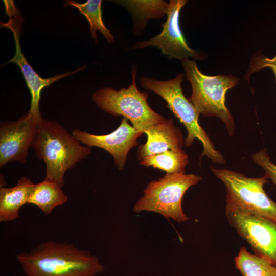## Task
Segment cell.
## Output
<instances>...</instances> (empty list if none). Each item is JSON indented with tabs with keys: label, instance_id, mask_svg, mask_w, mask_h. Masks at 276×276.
I'll use <instances>...</instances> for the list:
<instances>
[{
	"label": "cell",
	"instance_id": "cell-15",
	"mask_svg": "<svg viewBox=\"0 0 276 276\" xmlns=\"http://www.w3.org/2000/svg\"><path fill=\"white\" fill-rule=\"evenodd\" d=\"M68 200L62 187L53 180L45 178L35 184L28 203L38 207L46 215H50L56 207Z\"/></svg>",
	"mask_w": 276,
	"mask_h": 276
},
{
	"label": "cell",
	"instance_id": "cell-18",
	"mask_svg": "<svg viewBox=\"0 0 276 276\" xmlns=\"http://www.w3.org/2000/svg\"><path fill=\"white\" fill-rule=\"evenodd\" d=\"M235 268L242 276H276V266L242 247L235 257Z\"/></svg>",
	"mask_w": 276,
	"mask_h": 276
},
{
	"label": "cell",
	"instance_id": "cell-2",
	"mask_svg": "<svg viewBox=\"0 0 276 276\" xmlns=\"http://www.w3.org/2000/svg\"><path fill=\"white\" fill-rule=\"evenodd\" d=\"M46 167L45 177L63 187L66 171L91 153L62 125L55 120L42 118L38 122L31 147Z\"/></svg>",
	"mask_w": 276,
	"mask_h": 276
},
{
	"label": "cell",
	"instance_id": "cell-16",
	"mask_svg": "<svg viewBox=\"0 0 276 276\" xmlns=\"http://www.w3.org/2000/svg\"><path fill=\"white\" fill-rule=\"evenodd\" d=\"M65 6H73L87 19L90 25L91 37L98 42L96 32L99 31L107 41L111 43L114 41V36L110 31L104 24L101 10V0H88L84 3H79L74 1H66Z\"/></svg>",
	"mask_w": 276,
	"mask_h": 276
},
{
	"label": "cell",
	"instance_id": "cell-7",
	"mask_svg": "<svg viewBox=\"0 0 276 276\" xmlns=\"http://www.w3.org/2000/svg\"><path fill=\"white\" fill-rule=\"evenodd\" d=\"M211 169L226 187V205L276 222V202L268 196L263 189L264 185L267 182L265 175L250 178L226 169L211 166Z\"/></svg>",
	"mask_w": 276,
	"mask_h": 276
},
{
	"label": "cell",
	"instance_id": "cell-5",
	"mask_svg": "<svg viewBox=\"0 0 276 276\" xmlns=\"http://www.w3.org/2000/svg\"><path fill=\"white\" fill-rule=\"evenodd\" d=\"M136 72V67H133L132 83L128 88L117 91L111 87H103L95 91L91 98L100 109L114 116H122L131 122L135 130L144 133L166 119L150 107L148 94L137 88Z\"/></svg>",
	"mask_w": 276,
	"mask_h": 276
},
{
	"label": "cell",
	"instance_id": "cell-11",
	"mask_svg": "<svg viewBox=\"0 0 276 276\" xmlns=\"http://www.w3.org/2000/svg\"><path fill=\"white\" fill-rule=\"evenodd\" d=\"M128 121L123 117L119 127L108 134L95 135L78 129L73 130L71 133L81 144L107 151L113 157L117 167L122 170L128 152L138 145L137 139L144 133L135 130Z\"/></svg>",
	"mask_w": 276,
	"mask_h": 276
},
{
	"label": "cell",
	"instance_id": "cell-17",
	"mask_svg": "<svg viewBox=\"0 0 276 276\" xmlns=\"http://www.w3.org/2000/svg\"><path fill=\"white\" fill-rule=\"evenodd\" d=\"M139 163L143 166L158 168L168 174L185 173L188 156L181 149H173L146 156Z\"/></svg>",
	"mask_w": 276,
	"mask_h": 276
},
{
	"label": "cell",
	"instance_id": "cell-9",
	"mask_svg": "<svg viewBox=\"0 0 276 276\" xmlns=\"http://www.w3.org/2000/svg\"><path fill=\"white\" fill-rule=\"evenodd\" d=\"M187 3L186 0H170L167 11V18L162 25L161 33L148 40L136 43L128 50L155 47L159 49L162 54L169 59L175 58L181 61L189 57L197 60L205 59L203 54L189 47L180 29V13Z\"/></svg>",
	"mask_w": 276,
	"mask_h": 276
},
{
	"label": "cell",
	"instance_id": "cell-3",
	"mask_svg": "<svg viewBox=\"0 0 276 276\" xmlns=\"http://www.w3.org/2000/svg\"><path fill=\"white\" fill-rule=\"evenodd\" d=\"M183 78V73L167 80L141 77L140 84L145 89L163 98L167 103V107L185 126L188 133L185 140V146H190L194 140L197 139L203 146L200 159L203 156H206L214 163H224L223 156L215 149L213 143L199 124L198 118L200 114L182 93L181 85Z\"/></svg>",
	"mask_w": 276,
	"mask_h": 276
},
{
	"label": "cell",
	"instance_id": "cell-19",
	"mask_svg": "<svg viewBox=\"0 0 276 276\" xmlns=\"http://www.w3.org/2000/svg\"><path fill=\"white\" fill-rule=\"evenodd\" d=\"M116 2L126 8L142 22H146L152 18H160L167 15L168 3L164 1L126 0Z\"/></svg>",
	"mask_w": 276,
	"mask_h": 276
},
{
	"label": "cell",
	"instance_id": "cell-13",
	"mask_svg": "<svg viewBox=\"0 0 276 276\" xmlns=\"http://www.w3.org/2000/svg\"><path fill=\"white\" fill-rule=\"evenodd\" d=\"M144 133L147 135V140L144 144L139 147V160L169 150L180 149L183 145L181 131L174 126L172 118L152 126Z\"/></svg>",
	"mask_w": 276,
	"mask_h": 276
},
{
	"label": "cell",
	"instance_id": "cell-14",
	"mask_svg": "<svg viewBox=\"0 0 276 276\" xmlns=\"http://www.w3.org/2000/svg\"><path fill=\"white\" fill-rule=\"evenodd\" d=\"M35 184L29 178L21 177L12 187L0 188V221H13L19 217V210L26 203Z\"/></svg>",
	"mask_w": 276,
	"mask_h": 276
},
{
	"label": "cell",
	"instance_id": "cell-20",
	"mask_svg": "<svg viewBox=\"0 0 276 276\" xmlns=\"http://www.w3.org/2000/svg\"><path fill=\"white\" fill-rule=\"evenodd\" d=\"M265 68H269L272 71L275 76L276 83V55L273 58H269L261 53H257L251 59L244 78L246 80H249L248 79L252 73L259 72Z\"/></svg>",
	"mask_w": 276,
	"mask_h": 276
},
{
	"label": "cell",
	"instance_id": "cell-21",
	"mask_svg": "<svg viewBox=\"0 0 276 276\" xmlns=\"http://www.w3.org/2000/svg\"><path fill=\"white\" fill-rule=\"evenodd\" d=\"M252 157L254 162L264 169L267 178L276 185V165L271 161L266 149L254 153Z\"/></svg>",
	"mask_w": 276,
	"mask_h": 276
},
{
	"label": "cell",
	"instance_id": "cell-8",
	"mask_svg": "<svg viewBox=\"0 0 276 276\" xmlns=\"http://www.w3.org/2000/svg\"><path fill=\"white\" fill-rule=\"evenodd\" d=\"M231 225L251 246L254 254L276 266V222L226 205Z\"/></svg>",
	"mask_w": 276,
	"mask_h": 276
},
{
	"label": "cell",
	"instance_id": "cell-12",
	"mask_svg": "<svg viewBox=\"0 0 276 276\" xmlns=\"http://www.w3.org/2000/svg\"><path fill=\"white\" fill-rule=\"evenodd\" d=\"M1 24L11 30L15 42V55L6 64L14 63L20 68L31 96L30 108L28 112L38 122L42 118L39 109V102L42 90L60 79L71 76L84 69L85 67H81L75 71L60 74L49 78H41L28 62L21 51L19 40L20 30L17 24L14 23V20L10 18L9 21L7 23H1Z\"/></svg>",
	"mask_w": 276,
	"mask_h": 276
},
{
	"label": "cell",
	"instance_id": "cell-10",
	"mask_svg": "<svg viewBox=\"0 0 276 276\" xmlns=\"http://www.w3.org/2000/svg\"><path fill=\"white\" fill-rule=\"evenodd\" d=\"M39 122V121H38ZM38 121L28 111L15 121L0 124V167L9 162L27 161Z\"/></svg>",
	"mask_w": 276,
	"mask_h": 276
},
{
	"label": "cell",
	"instance_id": "cell-4",
	"mask_svg": "<svg viewBox=\"0 0 276 276\" xmlns=\"http://www.w3.org/2000/svg\"><path fill=\"white\" fill-rule=\"evenodd\" d=\"M181 63L186 79L192 86V93L189 101L199 114L220 118L225 124L229 135H233L235 124L225 105V95L228 90L238 84L239 78L232 75H204L192 60L185 59Z\"/></svg>",
	"mask_w": 276,
	"mask_h": 276
},
{
	"label": "cell",
	"instance_id": "cell-6",
	"mask_svg": "<svg viewBox=\"0 0 276 276\" xmlns=\"http://www.w3.org/2000/svg\"><path fill=\"white\" fill-rule=\"evenodd\" d=\"M201 179V176L193 174L167 173L148 184L133 210L134 212H153L178 222H185L189 218L182 211V198L187 190Z\"/></svg>",
	"mask_w": 276,
	"mask_h": 276
},
{
	"label": "cell",
	"instance_id": "cell-1",
	"mask_svg": "<svg viewBox=\"0 0 276 276\" xmlns=\"http://www.w3.org/2000/svg\"><path fill=\"white\" fill-rule=\"evenodd\" d=\"M16 258L26 276H96L104 270L90 251L53 240L18 253Z\"/></svg>",
	"mask_w": 276,
	"mask_h": 276
}]
</instances>
